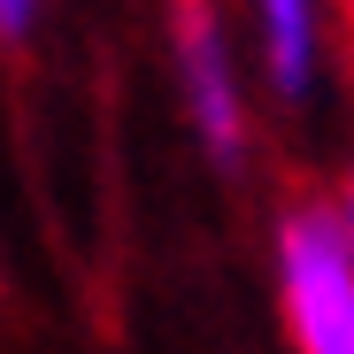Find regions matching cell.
Instances as JSON below:
<instances>
[{
	"label": "cell",
	"instance_id": "cell-1",
	"mask_svg": "<svg viewBox=\"0 0 354 354\" xmlns=\"http://www.w3.org/2000/svg\"><path fill=\"white\" fill-rule=\"evenodd\" d=\"M277 270H285V324L301 339V354H354V247H346L339 208L324 201L285 208Z\"/></svg>",
	"mask_w": 354,
	"mask_h": 354
},
{
	"label": "cell",
	"instance_id": "cell-2",
	"mask_svg": "<svg viewBox=\"0 0 354 354\" xmlns=\"http://www.w3.org/2000/svg\"><path fill=\"white\" fill-rule=\"evenodd\" d=\"M177 8V54H185V85H193V115L208 147L231 162L239 154V93H231V70H223V31L208 16V0H169Z\"/></svg>",
	"mask_w": 354,
	"mask_h": 354
},
{
	"label": "cell",
	"instance_id": "cell-3",
	"mask_svg": "<svg viewBox=\"0 0 354 354\" xmlns=\"http://www.w3.org/2000/svg\"><path fill=\"white\" fill-rule=\"evenodd\" d=\"M262 39H270V77L285 93L308 85V0H262Z\"/></svg>",
	"mask_w": 354,
	"mask_h": 354
},
{
	"label": "cell",
	"instance_id": "cell-4",
	"mask_svg": "<svg viewBox=\"0 0 354 354\" xmlns=\"http://www.w3.org/2000/svg\"><path fill=\"white\" fill-rule=\"evenodd\" d=\"M31 16H39V0H0V39H24Z\"/></svg>",
	"mask_w": 354,
	"mask_h": 354
},
{
	"label": "cell",
	"instance_id": "cell-5",
	"mask_svg": "<svg viewBox=\"0 0 354 354\" xmlns=\"http://www.w3.org/2000/svg\"><path fill=\"white\" fill-rule=\"evenodd\" d=\"M339 223H346V247H354V193H346V216H339Z\"/></svg>",
	"mask_w": 354,
	"mask_h": 354
},
{
	"label": "cell",
	"instance_id": "cell-6",
	"mask_svg": "<svg viewBox=\"0 0 354 354\" xmlns=\"http://www.w3.org/2000/svg\"><path fill=\"white\" fill-rule=\"evenodd\" d=\"M346 8H354V0H346Z\"/></svg>",
	"mask_w": 354,
	"mask_h": 354
}]
</instances>
